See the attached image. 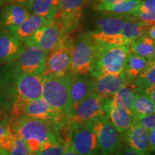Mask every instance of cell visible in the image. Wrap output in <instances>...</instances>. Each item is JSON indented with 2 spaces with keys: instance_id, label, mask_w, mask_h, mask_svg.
<instances>
[{
  "instance_id": "obj_23",
  "label": "cell",
  "mask_w": 155,
  "mask_h": 155,
  "mask_svg": "<svg viewBox=\"0 0 155 155\" xmlns=\"http://www.w3.org/2000/svg\"><path fill=\"white\" fill-rule=\"evenodd\" d=\"M128 49L130 53L141 56L148 61L155 59L154 40L147 35L131 42L128 45Z\"/></svg>"
},
{
  "instance_id": "obj_29",
  "label": "cell",
  "mask_w": 155,
  "mask_h": 155,
  "mask_svg": "<svg viewBox=\"0 0 155 155\" xmlns=\"http://www.w3.org/2000/svg\"><path fill=\"white\" fill-rule=\"evenodd\" d=\"M65 144L60 140L48 141L40 147L35 155H63L65 150Z\"/></svg>"
},
{
  "instance_id": "obj_32",
  "label": "cell",
  "mask_w": 155,
  "mask_h": 155,
  "mask_svg": "<svg viewBox=\"0 0 155 155\" xmlns=\"http://www.w3.org/2000/svg\"><path fill=\"white\" fill-rule=\"evenodd\" d=\"M154 12H155V0H142L134 14L139 12L151 13Z\"/></svg>"
},
{
  "instance_id": "obj_12",
  "label": "cell",
  "mask_w": 155,
  "mask_h": 155,
  "mask_svg": "<svg viewBox=\"0 0 155 155\" xmlns=\"http://www.w3.org/2000/svg\"><path fill=\"white\" fill-rule=\"evenodd\" d=\"M88 0H59L58 17L68 35L80 30L83 9Z\"/></svg>"
},
{
  "instance_id": "obj_22",
  "label": "cell",
  "mask_w": 155,
  "mask_h": 155,
  "mask_svg": "<svg viewBox=\"0 0 155 155\" xmlns=\"http://www.w3.org/2000/svg\"><path fill=\"white\" fill-rule=\"evenodd\" d=\"M149 28L150 26L144 22L136 20L132 16L130 19L124 24L119 33L124 45L128 47V45L134 40L147 35Z\"/></svg>"
},
{
  "instance_id": "obj_33",
  "label": "cell",
  "mask_w": 155,
  "mask_h": 155,
  "mask_svg": "<svg viewBox=\"0 0 155 155\" xmlns=\"http://www.w3.org/2000/svg\"><path fill=\"white\" fill-rule=\"evenodd\" d=\"M136 20H141L144 22L149 26L155 25V12L151 13H136L132 15Z\"/></svg>"
},
{
  "instance_id": "obj_14",
  "label": "cell",
  "mask_w": 155,
  "mask_h": 155,
  "mask_svg": "<svg viewBox=\"0 0 155 155\" xmlns=\"http://www.w3.org/2000/svg\"><path fill=\"white\" fill-rule=\"evenodd\" d=\"M111 98H102L103 110L118 132L123 133L134 124V116L129 110L114 105Z\"/></svg>"
},
{
  "instance_id": "obj_18",
  "label": "cell",
  "mask_w": 155,
  "mask_h": 155,
  "mask_svg": "<svg viewBox=\"0 0 155 155\" xmlns=\"http://www.w3.org/2000/svg\"><path fill=\"white\" fill-rule=\"evenodd\" d=\"M49 22V20L43 17L32 14L22 24L7 28L5 31L9 32L20 41L25 42L35 33L37 30Z\"/></svg>"
},
{
  "instance_id": "obj_31",
  "label": "cell",
  "mask_w": 155,
  "mask_h": 155,
  "mask_svg": "<svg viewBox=\"0 0 155 155\" xmlns=\"http://www.w3.org/2000/svg\"><path fill=\"white\" fill-rule=\"evenodd\" d=\"M134 124L141 125L148 131L155 129V113L134 119Z\"/></svg>"
},
{
  "instance_id": "obj_19",
  "label": "cell",
  "mask_w": 155,
  "mask_h": 155,
  "mask_svg": "<svg viewBox=\"0 0 155 155\" xmlns=\"http://www.w3.org/2000/svg\"><path fill=\"white\" fill-rule=\"evenodd\" d=\"M25 42L5 30H0V64L15 61L20 55Z\"/></svg>"
},
{
  "instance_id": "obj_16",
  "label": "cell",
  "mask_w": 155,
  "mask_h": 155,
  "mask_svg": "<svg viewBox=\"0 0 155 155\" xmlns=\"http://www.w3.org/2000/svg\"><path fill=\"white\" fill-rule=\"evenodd\" d=\"M31 14L24 6L15 2H7L0 9V28L5 30L19 25Z\"/></svg>"
},
{
  "instance_id": "obj_5",
  "label": "cell",
  "mask_w": 155,
  "mask_h": 155,
  "mask_svg": "<svg viewBox=\"0 0 155 155\" xmlns=\"http://www.w3.org/2000/svg\"><path fill=\"white\" fill-rule=\"evenodd\" d=\"M75 41L71 35H67L55 49L48 53L41 75L61 77L71 72V55Z\"/></svg>"
},
{
  "instance_id": "obj_46",
  "label": "cell",
  "mask_w": 155,
  "mask_h": 155,
  "mask_svg": "<svg viewBox=\"0 0 155 155\" xmlns=\"http://www.w3.org/2000/svg\"><path fill=\"white\" fill-rule=\"evenodd\" d=\"M0 111H1V110H0Z\"/></svg>"
},
{
  "instance_id": "obj_28",
  "label": "cell",
  "mask_w": 155,
  "mask_h": 155,
  "mask_svg": "<svg viewBox=\"0 0 155 155\" xmlns=\"http://www.w3.org/2000/svg\"><path fill=\"white\" fill-rule=\"evenodd\" d=\"M131 82L136 88H144L155 84V59L149 61L144 71Z\"/></svg>"
},
{
  "instance_id": "obj_9",
  "label": "cell",
  "mask_w": 155,
  "mask_h": 155,
  "mask_svg": "<svg viewBox=\"0 0 155 155\" xmlns=\"http://www.w3.org/2000/svg\"><path fill=\"white\" fill-rule=\"evenodd\" d=\"M67 35L61 21L55 17L37 30L35 33L25 43L35 45L48 53L55 49Z\"/></svg>"
},
{
  "instance_id": "obj_35",
  "label": "cell",
  "mask_w": 155,
  "mask_h": 155,
  "mask_svg": "<svg viewBox=\"0 0 155 155\" xmlns=\"http://www.w3.org/2000/svg\"><path fill=\"white\" fill-rule=\"evenodd\" d=\"M111 155H141L139 152H136L135 150H132L129 147H120L117 151H116L114 154Z\"/></svg>"
},
{
  "instance_id": "obj_11",
  "label": "cell",
  "mask_w": 155,
  "mask_h": 155,
  "mask_svg": "<svg viewBox=\"0 0 155 155\" xmlns=\"http://www.w3.org/2000/svg\"><path fill=\"white\" fill-rule=\"evenodd\" d=\"M47 55L48 53L37 45L25 43L20 55L11 63L21 72L41 75L45 66Z\"/></svg>"
},
{
  "instance_id": "obj_24",
  "label": "cell",
  "mask_w": 155,
  "mask_h": 155,
  "mask_svg": "<svg viewBox=\"0 0 155 155\" xmlns=\"http://www.w3.org/2000/svg\"><path fill=\"white\" fill-rule=\"evenodd\" d=\"M149 61L141 56L129 52L126 59L124 72L127 78L128 82H131L144 71Z\"/></svg>"
},
{
  "instance_id": "obj_1",
  "label": "cell",
  "mask_w": 155,
  "mask_h": 155,
  "mask_svg": "<svg viewBox=\"0 0 155 155\" xmlns=\"http://www.w3.org/2000/svg\"><path fill=\"white\" fill-rule=\"evenodd\" d=\"M5 124L10 132L16 134L26 143L32 154L48 141H61L58 126L53 121L20 116L9 117Z\"/></svg>"
},
{
  "instance_id": "obj_43",
  "label": "cell",
  "mask_w": 155,
  "mask_h": 155,
  "mask_svg": "<svg viewBox=\"0 0 155 155\" xmlns=\"http://www.w3.org/2000/svg\"><path fill=\"white\" fill-rule=\"evenodd\" d=\"M5 0H0V7L3 5V4L5 3Z\"/></svg>"
},
{
  "instance_id": "obj_7",
  "label": "cell",
  "mask_w": 155,
  "mask_h": 155,
  "mask_svg": "<svg viewBox=\"0 0 155 155\" xmlns=\"http://www.w3.org/2000/svg\"><path fill=\"white\" fill-rule=\"evenodd\" d=\"M69 129L68 147L81 155H98V144L92 121L81 125L69 127Z\"/></svg>"
},
{
  "instance_id": "obj_8",
  "label": "cell",
  "mask_w": 155,
  "mask_h": 155,
  "mask_svg": "<svg viewBox=\"0 0 155 155\" xmlns=\"http://www.w3.org/2000/svg\"><path fill=\"white\" fill-rule=\"evenodd\" d=\"M92 122L101 155L114 154L121 147L118 131L106 115L96 118Z\"/></svg>"
},
{
  "instance_id": "obj_25",
  "label": "cell",
  "mask_w": 155,
  "mask_h": 155,
  "mask_svg": "<svg viewBox=\"0 0 155 155\" xmlns=\"http://www.w3.org/2000/svg\"><path fill=\"white\" fill-rule=\"evenodd\" d=\"M136 92V86L133 83L127 82L116 92L111 98V101L114 105L121 106L131 112Z\"/></svg>"
},
{
  "instance_id": "obj_38",
  "label": "cell",
  "mask_w": 155,
  "mask_h": 155,
  "mask_svg": "<svg viewBox=\"0 0 155 155\" xmlns=\"http://www.w3.org/2000/svg\"><path fill=\"white\" fill-rule=\"evenodd\" d=\"M7 131V126H6V124L4 123V122H0V141H1L2 137H3V135ZM1 149V145H0V152H2Z\"/></svg>"
},
{
  "instance_id": "obj_2",
  "label": "cell",
  "mask_w": 155,
  "mask_h": 155,
  "mask_svg": "<svg viewBox=\"0 0 155 155\" xmlns=\"http://www.w3.org/2000/svg\"><path fill=\"white\" fill-rule=\"evenodd\" d=\"M129 54L127 46L106 43L97 40L90 73L94 78L102 75H117L124 72Z\"/></svg>"
},
{
  "instance_id": "obj_34",
  "label": "cell",
  "mask_w": 155,
  "mask_h": 155,
  "mask_svg": "<svg viewBox=\"0 0 155 155\" xmlns=\"http://www.w3.org/2000/svg\"><path fill=\"white\" fill-rule=\"evenodd\" d=\"M136 91L146 95L155 105V84L144 88H136Z\"/></svg>"
},
{
  "instance_id": "obj_15",
  "label": "cell",
  "mask_w": 155,
  "mask_h": 155,
  "mask_svg": "<svg viewBox=\"0 0 155 155\" xmlns=\"http://www.w3.org/2000/svg\"><path fill=\"white\" fill-rule=\"evenodd\" d=\"M127 82L124 72L117 75H102L93 79L92 91L101 98H111Z\"/></svg>"
},
{
  "instance_id": "obj_3",
  "label": "cell",
  "mask_w": 155,
  "mask_h": 155,
  "mask_svg": "<svg viewBox=\"0 0 155 155\" xmlns=\"http://www.w3.org/2000/svg\"><path fill=\"white\" fill-rule=\"evenodd\" d=\"M42 98L65 118L71 114V89L73 75L70 72L64 76L42 75Z\"/></svg>"
},
{
  "instance_id": "obj_40",
  "label": "cell",
  "mask_w": 155,
  "mask_h": 155,
  "mask_svg": "<svg viewBox=\"0 0 155 155\" xmlns=\"http://www.w3.org/2000/svg\"><path fill=\"white\" fill-rule=\"evenodd\" d=\"M63 155H81V154L75 152V151H73L72 150V149H71L69 147L66 146V147H65V152H64Z\"/></svg>"
},
{
  "instance_id": "obj_10",
  "label": "cell",
  "mask_w": 155,
  "mask_h": 155,
  "mask_svg": "<svg viewBox=\"0 0 155 155\" xmlns=\"http://www.w3.org/2000/svg\"><path fill=\"white\" fill-rule=\"evenodd\" d=\"M104 115L106 114L102 108V98L92 92L78 104L72 113L66 118L65 122L69 127H75Z\"/></svg>"
},
{
  "instance_id": "obj_26",
  "label": "cell",
  "mask_w": 155,
  "mask_h": 155,
  "mask_svg": "<svg viewBox=\"0 0 155 155\" xmlns=\"http://www.w3.org/2000/svg\"><path fill=\"white\" fill-rule=\"evenodd\" d=\"M59 9V0H33L30 12L34 15L52 20Z\"/></svg>"
},
{
  "instance_id": "obj_37",
  "label": "cell",
  "mask_w": 155,
  "mask_h": 155,
  "mask_svg": "<svg viewBox=\"0 0 155 155\" xmlns=\"http://www.w3.org/2000/svg\"><path fill=\"white\" fill-rule=\"evenodd\" d=\"M5 1L7 2H15L24 6L25 7H26L30 12V9L31 7H32L33 0H5Z\"/></svg>"
},
{
  "instance_id": "obj_30",
  "label": "cell",
  "mask_w": 155,
  "mask_h": 155,
  "mask_svg": "<svg viewBox=\"0 0 155 155\" xmlns=\"http://www.w3.org/2000/svg\"><path fill=\"white\" fill-rule=\"evenodd\" d=\"M30 150H29L28 145L26 143L20 139L16 134L15 137V141L14 146H13L12 150L8 152V155H31Z\"/></svg>"
},
{
  "instance_id": "obj_44",
  "label": "cell",
  "mask_w": 155,
  "mask_h": 155,
  "mask_svg": "<svg viewBox=\"0 0 155 155\" xmlns=\"http://www.w3.org/2000/svg\"><path fill=\"white\" fill-rule=\"evenodd\" d=\"M31 155H35V154H31Z\"/></svg>"
},
{
  "instance_id": "obj_6",
  "label": "cell",
  "mask_w": 155,
  "mask_h": 155,
  "mask_svg": "<svg viewBox=\"0 0 155 155\" xmlns=\"http://www.w3.org/2000/svg\"><path fill=\"white\" fill-rule=\"evenodd\" d=\"M96 42L91 32H83L75 40L71 55V74L88 75L90 73Z\"/></svg>"
},
{
  "instance_id": "obj_4",
  "label": "cell",
  "mask_w": 155,
  "mask_h": 155,
  "mask_svg": "<svg viewBox=\"0 0 155 155\" xmlns=\"http://www.w3.org/2000/svg\"><path fill=\"white\" fill-rule=\"evenodd\" d=\"M28 116L38 119L53 121L57 126L65 123L66 118L52 108L43 98L27 100L19 98L12 106L8 117Z\"/></svg>"
},
{
  "instance_id": "obj_39",
  "label": "cell",
  "mask_w": 155,
  "mask_h": 155,
  "mask_svg": "<svg viewBox=\"0 0 155 155\" xmlns=\"http://www.w3.org/2000/svg\"><path fill=\"white\" fill-rule=\"evenodd\" d=\"M147 35L148 36L152 39V40H155V25H152L147 30Z\"/></svg>"
},
{
  "instance_id": "obj_27",
  "label": "cell",
  "mask_w": 155,
  "mask_h": 155,
  "mask_svg": "<svg viewBox=\"0 0 155 155\" xmlns=\"http://www.w3.org/2000/svg\"><path fill=\"white\" fill-rule=\"evenodd\" d=\"M131 113L134 119L155 113V105L146 95L137 91L134 100Z\"/></svg>"
},
{
  "instance_id": "obj_20",
  "label": "cell",
  "mask_w": 155,
  "mask_h": 155,
  "mask_svg": "<svg viewBox=\"0 0 155 155\" xmlns=\"http://www.w3.org/2000/svg\"><path fill=\"white\" fill-rule=\"evenodd\" d=\"M86 75H73L71 89H70L71 114L81 101H83L87 96L93 92V79Z\"/></svg>"
},
{
  "instance_id": "obj_13",
  "label": "cell",
  "mask_w": 155,
  "mask_h": 155,
  "mask_svg": "<svg viewBox=\"0 0 155 155\" xmlns=\"http://www.w3.org/2000/svg\"><path fill=\"white\" fill-rule=\"evenodd\" d=\"M132 16L128 15H111L99 18L96 22L95 30L91 32L96 40L117 45L118 35L122 27Z\"/></svg>"
},
{
  "instance_id": "obj_41",
  "label": "cell",
  "mask_w": 155,
  "mask_h": 155,
  "mask_svg": "<svg viewBox=\"0 0 155 155\" xmlns=\"http://www.w3.org/2000/svg\"><path fill=\"white\" fill-rule=\"evenodd\" d=\"M98 3H105V2H111L116 1V0H95Z\"/></svg>"
},
{
  "instance_id": "obj_21",
  "label": "cell",
  "mask_w": 155,
  "mask_h": 155,
  "mask_svg": "<svg viewBox=\"0 0 155 155\" xmlns=\"http://www.w3.org/2000/svg\"><path fill=\"white\" fill-rule=\"evenodd\" d=\"M141 1L142 0H116L111 2H97L94 5V9L104 14L131 15L137 11Z\"/></svg>"
},
{
  "instance_id": "obj_36",
  "label": "cell",
  "mask_w": 155,
  "mask_h": 155,
  "mask_svg": "<svg viewBox=\"0 0 155 155\" xmlns=\"http://www.w3.org/2000/svg\"><path fill=\"white\" fill-rule=\"evenodd\" d=\"M148 139L151 152H155V129L148 131Z\"/></svg>"
},
{
  "instance_id": "obj_45",
  "label": "cell",
  "mask_w": 155,
  "mask_h": 155,
  "mask_svg": "<svg viewBox=\"0 0 155 155\" xmlns=\"http://www.w3.org/2000/svg\"><path fill=\"white\" fill-rule=\"evenodd\" d=\"M154 42H155V40H154Z\"/></svg>"
},
{
  "instance_id": "obj_17",
  "label": "cell",
  "mask_w": 155,
  "mask_h": 155,
  "mask_svg": "<svg viewBox=\"0 0 155 155\" xmlns=\"http://www.w3.org/2000/svg\"><path fill=\"white\" fill-rule=\"evenodd\" d=\"M124 141L128 147L141 155H151L148 130L141 125L134 124L124 131Z\"/></svg>"
},
{
  "instance_id": "obj_42",
  "label": "cell",
  "mask_w": 155,
  "mask_h": 155,
  "mask_svg": "<svg viewBox=\"0 0 155 155\" xmlns=\"http://www.w3.org/2000/svg\"><path fill=\"white\" fill-rule=\"evenodd\" d=\"M0 155H8V154L6 152H5V151H2V152H0Z\"/></svg>"
}]
</instances>
